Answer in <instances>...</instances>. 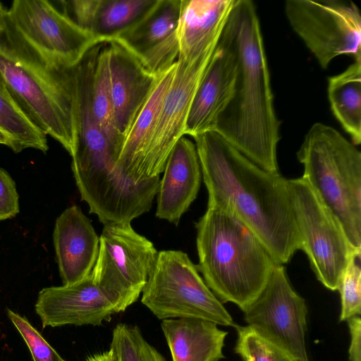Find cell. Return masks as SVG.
I'll use <instances>...</instances> for the list:
<instances>
[{"instance_id":"14","label":"cell","mask_w":361,"mask_h":361,"mask_svg":"<svg viewBox=\"0 0 361 361\" xmlns=\"http://www.w3.org/2000/svg\"><path fill=\"white\" fill-rule=\"evenodd\" d=\"M180 4L181 0H156L141 18L111 39L126 46L150 73H164L178 57Z\"/></svg>"},{"instance_id":"6","label":"cell","mask_w":361,"mask_h":361,"mask_svg":"<svg viewBox=\"0 0 361 361\" xmlns=\"http://www.w3.org/2000/svg\"><path fill=\"white\" fill-rule=\"evenodd\" d=\"M198 271L184 252H158L142 292V303L161 320L197 318L233 326L232 317Z\"/></svg>"},{"instance_id":"31","label":"cell","mask_w":361,"mask_h":361,"mask_svg":"<svg viewBox=\"0 0 361 361\" xmlns=\"http://www.w3.org/2000/svg\"><path fill=\"white\" fill-rule=\"evenodd\" d=\"M350 333V345L349 348V358L350 361H361L360 339L361 320L360 316H356L348 320Z\"/></svg>"},{"instance_id":"34","label":"cell","mask_w":361,"mask_h":361,"mask_svg":"<svg viewBox=\"0 0 361 361\" xmlns=\"http://www.w3.org/2000/svg\"><path fill=\"white\" fill-rule=\"evenodd\" d=\"M0 144L8 146L11 149L12 141L9 136L0 128Z\"/></svg>"},{"instance_id":"4","label":"cell","mask_w":361,"mask_h":361,"mask_svg":"<svg viewBox=\"0 0 361 361\" xmlns=\"http://www.w3.org/2000/svg\"><path fill=\"white\" fill-rule=\"evenodd\" d=\"M76 66L47 63L8 23L0 32V72L11 94L29 120L71 156L77 136Z\"/></svg>"},{"instance_id":"17","label":"cell","mask_w":361,"mask_h":361,"mask_svg":"<svg viewBox=\"0 0 361 361\" xmlns=\"http://www.w3.org/2000/svg\"><path fill=\"white\" fill-rule=\"evenodd\" d=\"M53 238L63 285L90 276L97 259L99 237L79 207H68L56 219Z\"/></svg>"},{"instance_id":"29","label":"cell","mask_w":361,"mask_h":361,"mask_svg":"<svg viewBox=\"0 0 361 361\" xmlns=\"http://www.w3.org/2000/svg\"><path fill=\"white\" fill-rule=\"evenodd\" d=\"M7 316L25 341L34 361H61L62 357L39 332L23 317L13 310Z\"/></svg>"},{"instance_id":"22","label":"cell","mask_w":361,"mask_h":361,"mask_svg":"<svg viewBox=\"0 0 361 361\" xmlns=\"http://www.w3.org/2000/svg\"><path fill=\"white\" fill-rule=\"evenodd\" d=\"M176 67V62L161 74L152 94L124 137L116 168L127 178L152 129L163 100L170 87Z\"/></svg>"},{"instance_id":"11","label":"cell","mask_w":361,"mask_h":361,"mask_svg":"<svg viewBox=\"0 0 361 361\" xmlns=\"http://www.w3.org/2000/svg\"><path fill=\"white\" fill-rule=\"evenodd\" d=\"M285 13L294 32L326 68L342 54L361 61V16L351 1L288 0Z\"/></svg>"},{"instance_id":"30","label":"cell","mask_w":361,"mask_h":361,"mask_svg":"<svg viewBox=\"0 0 361 361\" xmlns=\"http://www.w3.org/2000/svg\"><path fill=\"white\" fill-rule=\"evenodd\" d=\"M18 212L16 183L8 172L0 167V221L14 217Z\"/></svg>"},{"instance_id":"25","label":"cell","mask_w":361,"mask_h":361,"mask_svg":"<svg viewBox=\"0 0 361 361\" xmlns=\"http://www.w3.org/2000/svg\"><path fill=\"white\" fill-rule=\"evenodd\" d=\"M91 101L96 121L110 144L120 155L123 140L118 133L115 123L106 42L102 44L97 56L92 76Z\"/></svg>"},{"instance_id":"28","label":"cell","mask_w":361,"mask_h":361,"mask_svg":"<svg viewBox=\"0 0 361 361\" xmlns=\"http://www.w3.org/2000/svg\"><path fill=\"white\" fill-rule=\"evenodd\" d=\"M360 255H354L344 269L338 284L341 311L340 321H348L361 313Z\"/></svg>"},{"instance_id":"19","label":"cell","mask_w":361,"mask_h":361,"mask_svg":"<svg viewBox=\"0 0 361 361\" xmlns=\"http://www.w3.org/2000/svg\"><path fill=\"white\" fill-rule=\"evenodd\" d=\"M235 0H181L176 28L179 59L214 53Z\"/></svg>"},{"instance_id":"27","label":"cell","mask_w":361,"mask_h":361,"mask_svg":"<svg viewBox=\"0 0 361 361\" xmlns=\"http://www.w3.org/2000/svg\"><path fill=\"white\" fill-rule=\"evenodd\" d=\"M235 352L243 361H297L286 349L262 336L250 326H235Z\"/></svg>"},{"instance_id":"8","label":"cell","mask_w":361,"mask_h":361,"mask_svg":"<svg viewBox=\"0 0 361 361\" xmlns=\"http://www.w3.org/2000/svg\"><path fill=\"white\" fill-rule=\"evenodd\" d=\"M157 254L153 243L130 223L105 224L92 281L123 312L140 297Z\"/></svg>"},{"instance_id":"35","label":"cell","mask_w":361,"mask_h":361,"mask_svg":"<svg viewBox=\"0 0 361 361\" xmlns=\"http://www.w3.org/2000/svg\"><path fill=\"white\" fill-rule=\"evenodd\" d=\"M61 361H65V360L62 359Z\"/></svg>"},{"instance_id":"2","label":"cell","mask_w":361,"mask_h":361,"mask_svg":"<svg viewBox=\"0 0 361 361\" xmlns=\"http://www.w3.org/2000/svg\"><path fill=\"white\" fill-rule=\"evenodd\" d=\"M231 13L238 41V73L233 95L213 130L259 167L278 173L280 122L257 8L251 0H235Z\"/></svg>"},{"instance_id":"33","label":"cell","mask_w":361,"mask_h":361,"mask_svg":"<svg viewBox=\"0 0 361 361\" xmlns=\"http://www.w3.org/2000/svg\"><path fill=\"white\" fill-rule=\"evenodd\" d=\"M8 13L0 2V32L4 31L7 27Z\"/></svg>"},{"instance_id":"10","label":"cell","mask_w":361,"mask_h":361,"mask_svg":"<svg viewBox=\"0 0 361 361\" xmlns=\"http://www.w3.org/2000/svg\"><path fill=\"white\" fill-rule=\"evenodd\" d=\"M214 53L194 60L177 59L170 87L152 129L128 176L133 183L139 184L163 173L172 149L185 135L192 99Z\"/></svg>"},{"instance_id":"3","label":"cell","mask_w":361,"mask_h":361,"mask_svg":"<svg viewBox=\"0 0 361 361\" xmlns=\"http://www.w3.org/2000/svg\"><path fill=\"white\" fill-rule=\"evenodd\" d=\"M197 268L219 300L242 311L256 299L278 264L254 233L227 210L207 206L195 224Z\"/></svg>"},{"instance_id":"32","label":"cell","mask_w":361,"mask_h":361,"mask_svg":"<svg viewBox=\"0 0 361 361\" xmlns=\"http://www.w3.org/2000/svg\"><path fill=\"white\" fill-rule=\"evenodd\" d=\"M85 361H118L111 349L102 353L92 355L87 357Z\"/></svg>"},{"instance_id":"7","label":"cell","mask_w":361,"mask_h":361,"mask_svg":"<svg viewBox=\"0 0 361 361\" xmlns=\"http://www.w3.org/2000/svg\"><path fill=\"white\" fill-rule=\"evenodd\" d=\"M301 250L307 255L317 279L336 290L350 259L360 255L338 219L302 177L287 179Z\"/></svg>"},{"instance_id":"23","label":"cell","mask_w":361,"mask_h":361,"mask_svg":"<svg viewBox=\"0 0 361 361\" xmlns=\"http://www.w3.org/2000/svg\"><path fill=\"white\" fill-rule=\"evenodd\" d=\"M0 128L12 141L11 149L18 153L33 148L46 153L47 135L25 115L11 94L0 72Z\"/></svg>"},{"instance_id":"5","label":"cell","mask_w":361,"mask_h":361,"mask_svg":"<svg viewBox=\"0 0 361 361\" xmlns=\"http://www.w3.org/2000/svg\"><path fill=\"white\" fill-rule=\"evenodd\" d=\"M302 176L361 251V153L334 128L314 123L297 152Z\"/></svg>"},{"instance_id":"1","label":"cell","mask_w":361,"mask_h":361,"mask_svg":"<svg viewBox=\"0 0 361 361\" xmlns=\"http://www.w3.org/2000/svg\"><path fill=\"white\" fill-rule=\"evenodd\" d=\"M192 138L208 192L207 206L233 214L278 264L301 250L287 179L257 166L215 130Z\"/></svg>"},{"instance_id":"12","label":"cell","mask_w":361,"mask_h":361,"mask_svg":"<svg viewBox=\"0 0 361 361\" xmlns=\"http://www.w3.org/2000/svg\"><path fill=\"white\" fill-rule=\"evenodd\" d=\"M244 313L248 326L286 349L297 361H309L305 345L307 305L292 288L283 265L274 267L264 288Z\"/></svg>"},{"instance_id":"16","label":"cell","mask_w":361,"mask_h":361,"mask_svg":"<svg viewBox=\"0 0 361 361\" xmlns=\"http://www.w3.org/2000/svg\"><path fill=\"white\" fill-rule=\"evenodd\" d=\"M106 45L115 123L124 140L162 73L154 75L150 73L121 42L111 39L106 42Z\"/></svg>"},{"instance_id":"24","label":"cell","mask_w":361,"mask_h":361,"mask_svg":"<svg viewBox=\"0 0 361 361\" xmlns=\"http://www.w3.org/2000/svg\"><path fill=\"white\" fill-rule=\"evenodd\" d=\"M155 1L99 0L90 32L108 42L141 18Z\"/></svg>"},{"instance_id":"20","label":"cell","mask_w":361,"mask_h":361,"mask_svg":"<svg viewBox=\"0 0 361 361\" xmlns=\"http://www.w3.org/2000/svg\"><path fill=\"white\" fill-rule=\"evenodd\" d=\"M161 327L173 361H219L227 332L212 322L197 318L162 320Z\"/></svg>"},{"instance_id":"13","label":"cell","mask_w":361,"mask_h":361,"mask_svg":"<svg viewBox=\"0 0 361 361\" xmlns=\"http://www.w3.org/2000/svg\"><path fill=\"white\" fill-rule=\"evenodd\" d=\"M238 68L237 35L231 11L212 60L192 99L185 135L192 137L214 130L218 117L233 95Z\"/></svg>"},{"instance_id":"15","label":"cell","mask_w":361,"mask_h":361,"mask_svg":"<svg viewBox=\"0 0 361 361\" xmlns=\"http://www.w3.org/2000/svg\"><path fill=\"white\" fill-rule=\"evenodd\" d=\"M35 310L43 328L97 326L120 312L118 307L94 283L91 274L73 284L42 289Z\"/></svg>"},{"instance_id":"18","label":"cell","mask_w":361,"mask_h":361,"mask_svg":"<svg viewBox=\"0 0 361 361\" xmlns=\"http://www.w3.org/2000/svg\"><path fill=\"white\" fill-rule=\"evenodd\" d=\"M157 193L156 216L178 224L198 194L202 178L195 142L183 136L169 154Z\"/></svg>"},{"instance_id":"9","label":"cell","mask_w":361,"mask_h":361,"mask_svg":"<svg viewBox=\"0 0 361 361\" xmlns=\"http://www.w3.org/2000/svg\"><path fill=\"white\" fill-rule=\"evenodd\" d=\"M7 13L13 32L45 62L58 68H74L92 47L104 42L49 1L15 0Z\"/></svg>"},{"instance_id":"21","label":"cell","mask_w":361,"mask_h":361,"mask_svg":"<svg viewBox=\"0 0 361 361\" xmlns=\"http://www.w3.org/2000/svg\"><path fill=\"white\" fill-rule=\"evenodd\" d=\"M331 109L352 142H361V61H355L343 72L328 79Z\"/></svg>"},{"instance_id":"26","label":"cell","mask_w":361,"mask_h":361,"mask_svg":"<svg viewBox=\"0 0 361 361\" xmlns=\"http://www.w3.org/2000/svg\"><path fill=\"white\" fill-rule=\"evenodd\" d=\"M118 361H166L164 356L143 337L135 325L118 324L110 345Z\"/></svg>"}]
</instances>
